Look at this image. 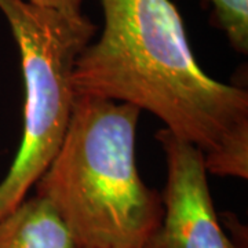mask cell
<instances>
[{
  "label": "cell",
  "instance_id": "52a82bcc",
  "mask_svg": "<svg viewBox=\"0 0 248 248\" xmlns=\"http://www.w3.org/2000/svg\"><path fill=\"white\" fill-rule=\"evenodd\" d=\"M28 1L39 7L55 10L72 17H79L83 14L81 13L83 0H28Z\"/></svg>",
  "mask_w": 248,
  "mask_h": 248
},
{
  "label": "cell",
  "instance_id": "3957f363",
  "mask_svg": "<svg viewBox=\"0 0 248 248\" xmlns=\"http://www.w3.org/2000/svg\"><path fill=\"white\" fill-rule=\"evenodd\" d=\"M19 50L25 90L22 140L0 181V219L17 208L61 146L76 101L73 71L97 28L28 0H0Z\"/></svg>",
  "mask_w": 248,
  "mask_h": 248
},
{
  "label": "cell",
  "instance_id": "6da1fadb",
  "mask_svg": "<svg viewBox=\"0 0 248 248\" xmlns=\"http://www.w3.org/2000/svg\"><path fill=\"white\" fill-rule=\"evenodd\" d=\"M104 29L79 55L73 86L146 110L203 153L208 172L248 177V93L199 65L171 0H101Z\"/></svg>",
  "mask_w": 248,
  "mask_h": 248
},
{
  "label": "cell",
  "instance_id": "5b68a950",
  "mask_svg": "<svg viewBox=\"0 0 248 248\" xmlns=\"http://www.w3.org/2000/svg\"><path fill=\"white\" fill-rule=\"evenodd\" d=\"M0 248H79L47 200L32 196L0 219Z\"/></svg>",
  "mask_w": 248,
  "mask_h": 248
},
{
  "label": "cell",
  "instance_id": "277c9868",
  "mask_svg": "<svg viewBox=\"0 0 248 248\" xmlns=\"http://www.w3.org/2000/svg\"><path fill=\"white\" fill-rule=\"evenodd\" d=\"M156 138L164 152L167 178L161 195V221L143 248L247 247L243 233L234 241L221 226L203 153L166 128Z\"/></svg>",
  "mask_w": 248,
  "mask_h": 248
},
{
  "label": "cell",
  "instance_id": "7a4b0ae2",
  "mask_svg": "<svg viewBox=\"0 0 248 248\" xmlns=\"http://www.w3.org/2000/svg\"><path fill=\"white\" fill-rule=\"evenodd\" d=\"M141 110L76 94L66 134L36 182L79 248H143L157 229L161 195L142 181L135 138Z\"/></svg>",
  "mask_w": 248,
  "mask_h": 248
},
{
  "label": "cell",
  "instance_id": "8992f818",
  "mask_svg": "<svg viewBox=\"0 0 248 248\" xmlns=\"http://www.w3.org/2000/svg\"><path fill=\"white\" fill-rule=\"evenodd\" d=\"M211 9V22L221 29L240 54L248 51V0H203Z\"/></svg>",
  "mask_w": 248,
  "mask_h": 248
}]
</instances>
